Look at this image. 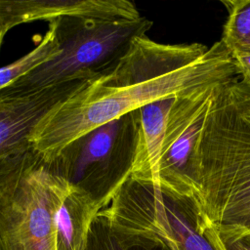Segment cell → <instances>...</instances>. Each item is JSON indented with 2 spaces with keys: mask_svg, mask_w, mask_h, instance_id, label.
<instances>
[{
  "mask_svg": "<svg viewBox=\"0 0 250 250\" xmlns=\"http://www.w3.org/2000/svg\"><path fill=\"white\" fill-rule=\"evenodd\" d=\"M85 250H173L160 236L126 229L99 212L90 226Z\"/></svg>",
  "mask_w": 250,
  "mask_h": 250,
  "instance_id": "obj_12",
  "label": "cell"
},
{
  "mask_svg": "<svg viewBox=\"0 0 250 250\" xmlns=\"http://www.w3.org/2000/svg\"><path fill=\"white\" fill-rule=\"evenodd\" d=\"M88 81H71L26 93H0V160L31 149L40 123Z\"/></svg>",
  "mask_w": 250,
  "mask_h": 250,
  "instance_id": "obj_8",
  "label": "cell"
},
{
  "mask_svg": "<svg viewBox=\"0 0 250 250\" xmlns=\"http://www.w3.org/2000/svg\"><path fill=\"white\" fill-rule=\"evenodd\" d=\"M60 53L0 93H26L77 80H93L110 71L129 51L133 41L146 35L152 21L60 18L49 21Z\"/></svg>",
  "mask_w": 250,
  "mask_h": 250,
  "instance_id": "obj_3",
  "label": "cell"
},
{
  "mask_svg": "<svg viewBox=\"0 0 250 250\" xmlns=\"http://www.w3.org/2000/svg\"><path fill=\"white\" fill-rule=\"evenodd\" d=\"M229 83L215 90L191 161L193 196L214 227L239 226L250 214V120Z\"/></svg>",
  "mask_w": 250,
  "mask_h": 250,
  "instance_id": "obj_2",
  "label": "cell"
},
{
  "mask_svg": "<svg viewBox=\"0 0 250 250\" xmlns=\"http://www.w3.org/2000/svg\"><path fill=\"white\" fill-rule=\"evenodd\" d=\"M237 78V66L222 40L208 48L138 37L115 67L49 113L33 135L32 149L50 162L78 137L148 103Z\"/></svg>",
  "mask_w": 250,
  "mask_h": 250,
  "instance_id": "obj_1",
  "label": "cell"
},
{
  "mask_svg": "<svg viewBox=\"0 0 250 250\" xmlns=\"http://www.w3.org/2000/svg\"><path fill=\"white\" fill-rule=\"evenodd\" d=\"M229 90L238 111L250 120V88L237 78L229 83Z\"/></svg>",
  "mask_w": 250,
  "mask_h": 250,
  "instance_id": "obj_16",
  "label": "cell"
},
{
  "mask_svg": "<svg viewBox=\"0 0 250 250\" xmlns=\"http://www.w3.org/2000/svg\"><path fill=\"white\" fill-rule=\"evenodd\" d=\"M224 250H250V230L239 227H215Z\"/></svg>",
  "mask_w": 250,
  "mask_h": 250,
  "instance_id": "obj_15",
  "label": "cell"
},
{
  "mask_svg": "<svg viewBox=\"0 0 250 250\" xmlns=\"http://www.w3.org/2000/svg\"><path fill=\"white\" fill-rule=\"evenodd\" d=\"M101 212L121 228L160 236L173 250H224L216 228L194 196L177 194L131 176Z\"/></svg>",
  "mask_w": 250,
  "mask_h": 250,
  "instance_id": "obj_5",
  "label": "cell"
},
{
  "mask_svg": "<svg viewBox=\"0 0 250 250\" xmlns=\"http://www.w3.org/2000/svg\"><path fill=\"white\" fill-rule=\"evenodd\" d=\"M7 32H8V29L4 26V24H3V22H2V21L0 19V47L2 45V42H3L4 37H5Z\"/></svg>",
  "mask_w": 250,
  "mask_h": 250,
  "instance_id": "obj_19",
  "label": "cell"
},
{
  "mask_svg": "<svg viewBox=\"0 0 250 250\" xmlns=\"http://www.w3.org/2000/svg\"><path fill=\"white\" fill-rule=\"evenodd\" d=\"M101 207L71 186L55 218V250H85L93 219Z\"/></svg>",
  "mask_w": 250,
  "mask_h": 250,
  "instance_id": "obj_11",
  "label": "cell"
},
{
  "mask_svg": "<svg viewBox=\"0 0 250 250\" xmlns=\"http://www.w3.org/2000/svg\"><path fill=\"white\" fill-rule=\"evenodd\" d=\"M233 227H239V228H242V229L250 230V214L240 223L239 226H233Z\"/></svg>",
  "mask_w": 250,
  "mask_h": 250,
  "instance_id": "obj_18",
  "label": "cell"
},
{
  "mask_svg": "<svg viewBox=\"0 0 250 250\" xmlns=\"http://www.w3.org/2000/svg\"><path fill=\"white\" fill-rule=\"evenodd\" d=\"M141 16L127 0H0V19L8 31L34 21L60 18L135 20Z\"/></svg>",
  "mask_w": 250,
  "mask_h": 250,
  "instance_id": "obj_9",
  "label": "cell"
},
{
  "mask_svg": "<svg viewBox=\"0 0 250 250\" xmlns=\"http://www.w3.org/2000/svg\"><path fill=\"white\" fill-rule=\"evenodd\" d=\"M60 53L54 27L49 24L47 32L37 45L19 60L0 68V91L13 84L31 70L53 59Z\"/></svg>",
  "mask_w": 250,
  "mask_h": 250,
  "instance_id": "obj_13",
  "label": "cell"
},
{
  "mask_svg": "<svg viewBox=\"0 0 250 250\" xmlns=\"http://www.w3.org/2000/svg\"><path fill=\"white\" fill-rule=\"evenodd\" d=\"M178 97L162 98L133 111L137 127L136 148L131 171L133 179L158 185V166L166 123Z\"/></svg>",
  "mask_w": 250,
  "mask_h": 250,
  "instance_id": "obj_10",
  "label": "cell"
},
{
  "mask_svg": "<svg viewBox=\"0 0 250 250\" xmlns=\"http://www.w3.org/2000/svg\"><path fill=\"white\" fill-rule=\"evenodd\" d=\"M202 87L177 98L166 123L158 166V186L193 196L191 161L215 90Z\"/></svg>",
  "mask_w": 250,
  "mask_h": 250,
  "instance_id": "obj_7",
  "label": "cell"
},
{
  "mask_svg": "<svg viewBox=\"0 0 250 250\" xmlns=\"http://www.w3.org/2000/svg\"><path fill=\"white\" fill-rule=\"evenodd\" d=\"M237 66L240 80L250 88V51L230 52Z\"/></svg>",
  "mask_w": 250,
  "mask_h": 250,
  "instance_id": "obj_17",
  "label": "cell"
},
{
  "mask_svg": "<svg viewBox=\"0 0 250 250\" xmlns=\"http://www.w3.org/2000/svg\"><path fill=\"white\" fill-rule=\"evenodd\" d=\"M228 11L222 41L230 52L250 51V0L221 1Z\"/></svg>",
  "mask_w": 250,
  "mask_h": 250,
  "instance_id": "obj_14",
  "label": "cell"
},
{
  "mask_svg": "<svg viewBox=\"0 0 250 250\" xmlns=\"http://www.w3.org/2000/svg\"><path fill=\"white\" fill-rule=\"evenodd\" d=\"M70 188L32 148L0 160V250H55V218Z\"/></svg>",
  "mask_w": 250,
  "mask_h": 250,
  "instance_id": "obj_4",
  "label": "cell"
},
{
  "mask_svg": "<svg viewBox=\"0 0 250 250\" xmlns=\"http://www.w3.org/2000/svg\"><path fill=\"white\" fill-rule=\"evenodd\" d=\"M136 137L132 111L78 137L47 163L56 175L104 209L131 176Z\"/></svg>",
  "mask_w": 250,
  "mask_h": 250,
  "instance_id": "obj_6",
  "label": "cell"
}]
</instances>
